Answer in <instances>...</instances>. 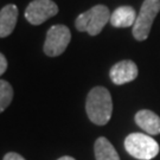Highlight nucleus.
Here are the masks:
<instances>
[{"mask_svg":"<svg viewBox=\"0 0 160 160\" xmlns=\"http://www.w3.org/2000/svg\"><path fill=\"white\" fill-rule=\"evenodd\" d=\"M18 19V7L13 4L6 5L0 11V37L5 38L13 32Z\"/></svg>","mask_w":160,"mask_h":160,"instance_id":"9","label":"nucleus"},{"mask_svg":"<svg viewBox=\"0 0 160 160\" xmlns=\"http://www.w3.org/2000/svg\"><path fill=\"white\" fill-rule=\"evenodd\" d=\"M7 70V59L4 56V53H0V74H5Z\"/></svg>","mask_w":160,"mask_h":160,"instance_id":"13","label":"nucleus"},{"mask_svg":"<svg viewBox=\"0 0 160 160\" xmlns=\"http://www.w3.org/2000/svg\"><path fill=\"white\" fill-rule=\"evenodd\" d=\"M137 17V12L132 6H120L110 14V24L114 28H133Z\"/></svg>","mask_w":160,"mask_h":160,"instance_id":"10","label":"nucleus"},{"mask_svg":"<svg viewBox=\"0 0 160 160\" xmlns=\"http://www.w3.org/2000/svg\"><path fill=\"white\" fill-rule=\"evenodd\" d=\"M13 98V88L5 80L0 81V112H4Z\"/></svg>","mask_w":160,"mask_h":160,"instance_id":"12","label":"nucleus"},{"mask_svg":"<svg viewBox=\"0 0 160 160\" xmlns=\"http://www.w3.org/2000/svg\"><path fill=\"white\" fill-rule=\"evenodd\" d=\"M71 40V33L65 25H53L46 32L44 52L49 57L62 55Z\"/></svg>","mask_w":160,"mask_h":160,"instance_id":"5","label":"nucleus"},{"mask_svg":"<svg viewBox=\"0 0 160 160\" xmlns=\"http://www.w3.org/2000/svg\"><path fill=\"white\" fill-rule=\"evenodd\" d=\"M94 153L96 160H120L119 153L107 138L100 137L94 145Z\"/></svg>","mask_w":160,"mask_h":160,"instance_id":"11","label":"nucleus"},{"mask_svg":"<svg viewBox=\"0 0 160 160\" xmlns=\"http://www.w3.org/2000/svg\"><path fill=\"white\" fill-rule=\"evenodd\" d=\"M57 13L58 6L52 0H33L25 10V18L32 25H40Z\"/></svg>","mask_w":160,"mask_h":160,"instance_id":"6","label":"nucleus"},{"mask_svg":"<svg viewBox=\"0 0 160 160\" xmlns=\"http://www.w3.org/2000/svg\"><path fill=\"white\" fill-rule=\"evenodd\" d=\"M108 22H110L109 8L104 5H96L90 10L81 13L75 20V26L81 32L97 36Z\"/></svg>","mask_w":160,"mask_h":160,"instance_id":"2","label":"nucleus"},{"mask_svg":"<svg viewBox=\"0 0 160 160\" xmlns=\"http://www.w3.org/2000/svg\"><path fill=\"white\" fill-rule=\"evenodd\" d=\"M2 160H25V159H24V157H22V155L18 154V153L10 152V153L5 154V157H4Z\"/></svg>","mask_w":160,"mask_h":160,"instance_id":"14","label":"nucleus"},{"mask_svg":"<svg viewBox=\"0 0 160 160\" xmlns=\"http://www.w3.org/2000/svg\"><path fill=\"white\" fill-rule=\"evenodd\" d=\"M57 160H76V159L72 158V157H69V155H64V157H62V158H59Z\"/></svg>","mask_w":160,"mask_h":160,"instance_id":"15","label":"nucleus"},{"mask_svg":"<svg viewBox=\"0 0 160 160\" xmlns=\"http://www.w3.org/2000/svg\"><path fill=\"white\" fill-rule=\"evenodd\" d=\"M86 110L89 120L98 126L107 125L113 113L110 92L104 87H95L87 96Z\"/></svg>","mask_w":160,"mask_h":160,"instance_id":"1","label":"nucleus"},{"mask_svg":"<svg viewBox=\"0 0 160 160\" xmlns=\"http://www.w3.org/2000/svg\"><path fill=\"white\" fill-rule=\"evenodd\" d=\"M125 148L135 159L151 160L159 153V143L147 134L132 133L125 140Z\"/></svg>","mask_w":160,"mask_h":160,"instance_id":"3","label":"nucleus"},{"mask_svg":"<svg viewBox=\"0 0 160 160\" xmlns=\"http://www.w3.org/2000/svg\"><path fill=\"white\" fill-rule=\"evenodd\" d=\"M135 122L149 135L160 134V118L148 109L139 110L135 114Z\"/></svg>","mask_w":160,"mask_h":160,"instance_id":"8","label":"nucleus"},{"mask_svg":"<svg viewBox=\"0 0 160 160\" xmlns=\"http://www.w3.org/2000/svg\"><path fill=\"white\" fill-rule=\"evenodd\" d=\"M160 11V0H145L138 13L135 24L132 29L133 36L137 40L147 39L154 22V18Z\"/></svg>","mask_w":160,"mask_h":160,"instance_id":"4","label":"nucleus"},{"mask_svg":"<svg viewBox=\"0 0 160 160\" xmlns=\"http://www.w3.org/2000/svg\"><path fill=\"white\" fill-rule=\"evenodd\" d=\"M138 74H139L138 65L129 59L118 62L112 67L109 71L110 80L116 86H122V84L134 81L138 77Z\"/></svg>","mask_w":160,"mask_h":160,"instance_id":"7","label":"nucleus"}]
</instances>
